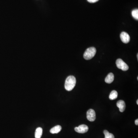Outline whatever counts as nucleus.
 Returning a JSON list of instances; mask_svg holds the SVG:
<instances>
[{
    "label": "nucleus",
    "mask_w": 138,
    "mask_h": 138,
    "mask_svg": "<svg viewBox=\"0 0 138 138\" xmlns=\"http://www.w3.org/2000/svg\"><path fill=\"white\" fill-rule=\"evenodd\" d=\"M76 79L73 76H70L68 77L65 81L64 87L68 91H71L73 90L76 85Z\"/></svg>",
    "instance_id": "nucleus-1"
},
{
    "label": "nucleus",
    "mask_w": 138,
    "mask_h": 138,
    "mask_svg": "<svg viewBox=\"0 0 138 138\" xmlns=\"http://www.w3.org/2000/svg\"><path fill=\"white\" fill-rule=\"evenodd\" d=\"M117 106L119 109L120 111L122 112L124 111L126 107L125 102L123 100H119L117 102Z\"/></svg>",
    "instance_id": "nucleus-7"
},
{
    "label": "nucleus",
    "mask_w": 138,
    "mask_h": 138,
    "mask_svg": "<svg viewBox=\"0 0 138 138\" xmlns=\"http://www.w3.org/2000/svg\"><path fill=\"white\" fill-rule=\"evenodd\" d=\"M135 124L136 125H138V119H137L136 120H135Z\"/></svg>",
    "instance_id": "nucleus-15"
},
{
    "label": "nucleus",
    "mask_w": 138,
    "mask_h": 138,
    "mask_svg": "<svg viewBox=\"0 0 138 138\" xmlns=\"http://www.w3.org/2000/svg\"><path fill=\"white\" fill-rule=\"evenodd\" d=\"M116 66L119 69L122 71H126L129 69V66L121 59H118L116 62Z\"/></svg>",
    "instance_id": "nucleus-3"
},
{
    "label": "nucleus",
    "mask_w": 138,
    "mask_h": 138,
    "mask_svg": "<svg viewBox=\"0 0 138 138\" xmlns=\"http://www.w3.org/2000/svg\"><path fill=\"white\" fill-rule=\"evenodd\" d=\"M43 133V129L41 128H38L36 129L35 133V138H41Z\"/></svg>",
    "instance_id": "nucleus-10"
},
{
    "label": "nucleus",
    "mask_w": 138,
    "mask_h": 138,
    "mask_svg": "<svg viewBox=\"0 0 138 138\" xmlns=\"http://www.w3.org/2000/svg\"><path fill=\"white\" fill-rule=\"evenodd\" d=\"M137 80H138V77H137Z\"/></svg>",
    "instance_id": "nucleus-18"
},
{
    "label": "nucleus",
    "mask_w": 138,
    "mask_h": 138,
    "mask_svg": "<svg viewBox=\"0 0 138 138\" xmlns=\"http://www.w3.org/2000/svg\"><path fill=\"white\" fill-rule=\"evenodd\" d=\"M137 104L138 105V100H137Z\"/></svg>",
    "instance_id": "nucleus-16"
},
{
    "label": "nucleus",
    "mask_w": 138,
    "mask_h": 138,
    "mask_svg": "<svg viewBox=\"0 0 138 138\" xmlns=\"http://www.w3.org/2000/svg\"><path fill=\"white\" fill-rule=\"evenodd\" d=\"M89 128L88 126L86 125H81L78 127H76L74 128V130L77 133L84 134L87 133L88 131Z\"/></svg>",
    "instance_id": "nucleus-5"
},
{
    "label": "nucleus",
    "mask_w": 138,
    "mask_h": 138,
    "mask_svg": "<svg viewBox=\"0 0 138 138\" xmlns=\"http://www.w3.org/2000/svg\"><path fill=\"white\" fill-rule=\"evenodd\" d=\"M87 1L90 3H95V2L99 1V0H87Z\"/></svg>",
    "instance_id": "nucleus-14"
},
{
    "label": "nucleus",
    "mask_w": 138,
    "mask_h": 138,
    "mask_svg": "<svg viewBox=\"0 0 138 138\" xmlns=\"http://www.w3.org/2000/svg\"><path fill=\"white\" fill-rule=\"evenodd\" d=\"M137 59H138V54H137Z\"/></svg>",
    "instance_id": "nucleus-17"
},
{
    "label": "nucleus",
    "mask_w": 138,
    "mask_h": 138,
    "mask_svg": "<svg viewBox=\"0 0 138 138\" xmlns=\"http://www.w3.org/2000/svg\"><path fill=\"white\" fill-rule=\"evenodd\" d=\"M120 38L121 40L124 43H128L130 41L129 35L125 32H122L120 34Z\"/></svg>",
    "instance_id": "nucleus-6"
},
{
    "label": "nucleus",
    "mask_w": 138,
    "mask_h": 138,
    "mask_svg": "<svg viewBox=\"0 0 138 138\" xmlns=\"http://www.w3.org/2000/svg\"><path fill=\"white\" fill-rule=\"evenodd\" d=\"M62 129V127L60 125H56L51 129L50 132L52 134H58L61 131Z\"/></svg>",
    "instance_id": "nucleus-9"
},
{
    "label": "nucleus",
    "mask_w": 138,
    "mask_h": 138,
    "mask_svg": "<svg viewBox=\"0 0 138 138\" xmlns=\"http://www.w3.org/2000/svg\"><path fill=\"white\" fill-rule=\"evenodd\" d=\"M117 97H118V93H117V91L113 90L111 92V93L110 94L109 98L110 100H113L117 99Z\"/></svg>",
    "instance_id": "nucleus-11"
},
{
    "label": "nucleus",
    "mask_w": 138,
    "mask_h": 138,
    "mask_svg": "<svg viewBox=\"0 0 138 138\" xmlns=\"http://www.w3.org/2000/svg\"><path fill=\"white\" fill-rule=\"evenodd\" d=\"M87 118L89 121L93 122L96 118V112L92 109H90L87 112Z\"/></svg>",
    "instance_id": "nucleus-4"
},
{
    "label": "nucleus",
    "mask_w": 138,
    "mask_h": 138,
    "mask_svg": "<svg viewBox=\"0 0 138 138\" xmlns=\"http://www.w3.org/2000/svg\"><path fill=\"white\" fill-rule=\"evenodd\" d=\"M96 49L94 47H92L87 48L84 54V58L86 60H90L95 57Z\"/></svg>",
    "instance_id": "nucleus-2"
},
{
    "label": "nucleus",
    "mask_w": 138,
    "mask_h": 138,
    "mask_svg": "<svg viewBox=\"0 0 138 138\" xmlns=\"http://www.w3.org/2000/svg\"><path fill=\"white\" fill-rule=\"evenodd\" d=\"M132 16L135 19L138 20V10L137 9L134 10L132 12Z\"/></svg>",
    "instance_id": "nucleus-13"
},
{
    "label": "nucleus",
    "mask_w": 138,
    "mask_h": 138,
    "mask_svg": "<svg viewBox=\"0 0 138 138\" xmlns=\"http://www.w3.org/2000/svg\"><path fill=\"white\" fill-rule=\"evenodd\" d=\"M114 74L111 73L107 76L106 77V78L105 80V81L106 83H108V84H111L114 81Z\"/></svg>",
    "instance_id": "nucleus-8"
},
{
    "label": "nucleus",
    "mask_w": 138,
    "mask_h": 138,
    "mask_svg": "<svg viewBox=\"0 0 138 138\" xmlns=\"http://www.w3.org/2000/svg\"><path fill=\"white\" fill-rule=\"evenodd\" d=\"M104 134L105 135V138H115L114 135L110 133L107 130H104Z\"/></svg>",
    "instance_id": "nucleus-12"
}]
</instances>
